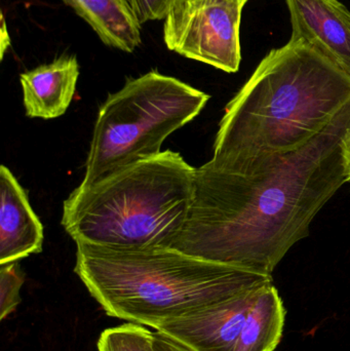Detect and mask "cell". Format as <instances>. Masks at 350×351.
Segmentation results:
<instances>
[{"label": "cell", "instance_id": "obj_1", "mask_svg": "<svg viewBox=\"0 0 350 351\" xmlns=\"http://www.w3.org/2000/svg\"><path fill=\"white\" fill-rule=\"evenodd\" d=\"M350 103L308 143L195 170L192 204L172 249L273 276L314 217L347 183L342 141Z\"/></svg>", "mask_w": 350, "mask_h": 351}, {"label": "cell", "instance_id": "obj_2", "mask_svg": "<svg viewBox=\"0 0 350 351\" xmlns=\"http://www.w3.org/2000/svg\"><path fill=\"white\" fill-rule=\"evenodd\" d=\"M350 103V76L301 40L271 51L228 103L214 162L293 152Z\"/></svg>", "mask_w": 350, "mask_h": 351}, {"label": "cell", "instance_id": "obj_3", "mask_svg": "<svg viewBox=\"0 0 350 351\" xmlns=\"http://www.w3.org/2000/svg\"><path fill=\"white\" fill-rule=\"evenodd\" d=\"M76 247L74 271L105 313L153 329L273 282L172 247Z\"/></svg>", "mask_w": 350, "mask_h": 351}, {"label": "cell", "instance_id": "obj_4", "mask_svg": "<svg viewBox=\"0 0 350 351\" xmlns=\"http://www.w3.org/2000/svg\"><path fill=\"white\" fill-rule=\"evenodd\" d=\"M195 170L166 150L92 185L80 184L64 202L62 225L75 243L171 247L188 217Z\"/></svg>", "mask_w": 350, "mask_h": 351}, {"label": "cell", "instance_id": "obj_5", "mask_svg": "<svg viewBox=\"0 0 350 351\" xmlns=\"http://www.w3.org/2000/svg\"><path fill=\"white\" fill-rule=\"evenodd\" d=\"M209 100L205 93L158 71L127 80L99 109L80 184L92 185L158 156L166 138L193 121Z\"/></svg>", "mask_w": 350, "mask_h": 351}, {"label": "cell", "instance_id": "obj_6", "mask_svg": "<svg viewBox=\"0 0 350 351\" xmlns=\"http://www.w3.org/2000/svg\"><path fill=\"white\" fill-rule=\"evenodd\" d=\"M244 6L240 0H175L164 19V43L183 57L236 73Z\"/></svg>", "mask_w": 350, "mask_h": 351}, {"label": "cell", "instance_id": "obj_7", "mask_svg": "<svg viewBox=\"0 0 350 351\" xmlns=\"http://www.w3.org/2000/svg\"><path fill=\"white\" fill-rule=\"evenodd\" d=\"M261 287L199 313L162 324L155 331L171 336L195 351H232Z\"/></svg>", "mask_w": 350, "mask_h": 351}, {"label": "cell", "instance_id": "obj_8", "mask_svg": "<svg viewBox=\"0 0 350 351\" xmlns=\"http://www.w3.org/2000/svg\"><path fill=\"white\" fill-rule=\"evenodd\" d=\"M291 40L314 47L350 76V12L338 0H286Z\"/></svg>", "mask_w": 350, "mask_h": 351}, {"label": "cell", "instance_id": "obj_9", "mask_svg": "<svg viewBox=\"0 0 350 351\" xmlns=\"http://www.w3.org/2000/svg\"><path fill=\"white\" fill-rule=\"evenodd\" d=\"M0 264L42 251L43 226L28 195L5 166L0 167Z\"/></svg>", "mask_w": 350, "mask_h": 351}, {"label": "cell", "instance_id": "obj_10", "mask_svg": "<svg viewBox=\"0 0 350 351\" xmlns=\"http://www.w3.org/2000/svg\"><path fill=\"white\" fill-rule=\"evenodd\" d=\"M79 65L75 56H62L20 75L27 117L53 119L67 111L76 90Z\"/></svg>", "mask_w": 350, "mask_h": 351}, {"label": "cell", "instance_id": "obj_11", "mask_svg": "<svg viewBox=\"0 0 350 351\" xmlns=\"http://www.w3.org/2000/svg\"><path fill=\"white\" fill-rule=\"evenodd\" d=\"M286 309L273 282L259 289L232 351H275L283 337Z\"/></svg>", "mask_w": 350, "mask_h": 351}, {"label": "cell", "instance_id": "obj_12", "mask_svg": "<svg viewBox=\"0 0 350 351\" xmlns=\"http://www.w3.org/2000/svg\"><path fill=\"white\" fill-rule=\"evenodd\" d=\"M154 332L138 324L127 323L109 328L101 333L98 351H155Z\"/></svg>", "mask_w": 350, "mask_h": 351}, {"label": "cell", "instance_id": "obj_13", "mask_svg": "<svg viewBox=\"0 0 350 351\" xmlns=\"http://www.w3.org/2000/svg\"><path fill=\"white\" fill-rule=\"evenodd\" d=\"M24 282L25 274L18 261L0 264V321L12 315L20 304Z\"/></svg>", "mask_w": 350, "mask_h": 351}, {"label": "cell", "instance_id": "obj_14", "mask_svg": "<svg viewBox=\"0 0 350 351\" xmlns=\"http://www.w3.org/2000/svg\"><path fill=\"white\" fill-rule=\"evenodd\" d=\"M140 24L166 19L175 0H125Z\"/></svg>", "mask_w": 350, "mask_h": 351}, {"label": "cell", "instance_id": "obj_15", "mask_svg": "<svg viewBox=\"0 0 350 351\" xmlns=\"http://www.w3.org/2000/svg\"><path fill=\"white\" fill-rule=\"evenodd\" d=\"M153 346L155 351H195L182 342L160 331L154 332Z\"/></svg>", "mask_w": 350, "mask_h": 351}, {"label": "cell", "instance_id": "obj_16", "mask_svg": "<svg viewBox=\"0 0 350 351\" xmlns=\"http://www.w3.org/2000/svg\"><path fill=\"white\" fill-rule=\"evenodd\" d=\"M343 158H345V171L347 175V183H350V128L347 130L342 141Z\"/></svg>", "mask_w": 350, "mask_h": 351}, {"label": "cell", "instance_id": "obj_17", "mask_svg": "<svg viewBox=\"0 0 350 351\" xmlns=\"http://www.w3.org/2000/svg\"><path fill=\"white\" fill-rule=\"evenodd\" d=\"M240 1L244 2V3L246 4L248 0H240Z\"/></svg>", "mask_w": 350, "mask_h": 351}]
</instances>
